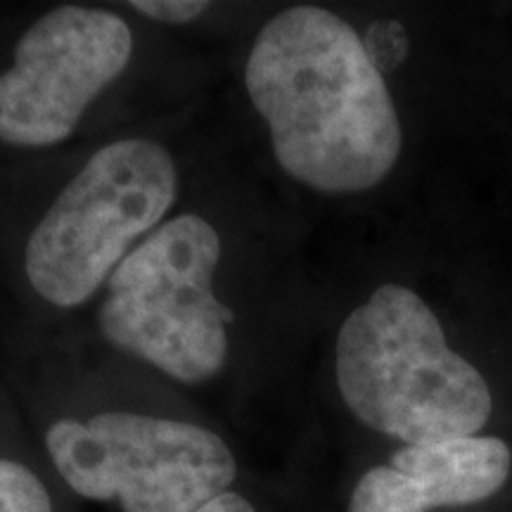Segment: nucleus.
I'll list each match as a JSON object with an SVG mask.
<instances>
[{
  "instance_id": "obj_11",
  "label": "nucleus",
  "mask_w": 512,
  "mask_h": 512,
  "mask_svg": "<svg viewBox=\"0 0 512 512\" xmlns=\"http://www.w3.org/2000/svg\"><path fill=\"white\" fill-rule=\"evenodd\" d=\"M195 512H256V510L245 496L235 494V491H226V494L216 496L214 501L202 505V508Z\"/></svg>"
},
{
  "instance_id": "obj_7",
  "label": "nucleus",
  "mask_w": 512,
  "mask_h": 512,
  "mask_svg": "<svg viewBox=\"0 0 512 512\" xmlns=\"http://www.w3.org/2000/svg\"><path fill=\"white\" fill-rule=\"evenodd\" d=\"M512 453L496 437L403 446L358 479L349 512H430L486 501L508 482Z\"/></svg>"
},
{
  "instance_id": "obj_9",
  "label": "nucleus",
  "mask_w": 512,
  "mask_h": 512,
  "mask_svg": "<svg viewBox=\"0 0 512 512\" xmlns=\"http://www.w3.org/2000/svg\"><path fill=\"white\" fill-rule=\"evenodd\" d=\"M128 8L155 19L159 24H188L209 10L202 0H133Z\"/></svg>"
},
{
  "instance_id": "obj_5",
  "label": "nucleus",
  "mask_w": 512,
  "mask_h": 512,
  "mask_svg": "<svg viewBox=\"0 0 512 512\" xmlns=\"http://www.w3.org/2000/svg\"><path fill=\"white\" fill-rule=\"evenodd\" d=\"M43 439L64 484L124 512H195L238 477L226 441L192 422L107 411L50 422Z\"/></svg>"
},
{
  "instance_id": "obj_1",
  "label": "nucleus",
  "mask_w": 512,
  "mask_h": 512,
  "mask_svg": "<svg viewBox=\"0 0 512 512\" xmlns=\"http://www.w3.org/2000/svg\"><path fill=\"white\" fill-rule=\"evenodd\" d=\"M275 162L306 188H375L401 155V124L382 72L351 24L316 5L278 12L245 67Z\"/></svg>"
},
{
  "instance_id": "obj_2",
  "label": "nucleus",
  "mask_w": 512,
  "mask_h": 512,
  "mask_svg": "<svg viewBox=\"0 0 512 512\" xmlns=\"http://www.w3.org/2000/svg\"><path fill=\"white\" fill-rule=\"evenodd\" d=\"M335 375L349 411L406 446L477 437L494 408L482 373L448 347L420 294L401 285L377 287L349 313Z\"/></svg>"
},
{
  "instance_id": "obj_4",
  "label": "nucleus",
  "mask_w": 512,
  "mask_h": 512,
  "mask_svg": "<svg viewBox=\"0 0 512 512\" xmlns=\"http://www.w3.org/2000/svg\"><path fill=\"white\" fill-rule=\"evenodd\" d=\"M221 235L204 216L164 221L107 280L98 325L121 354L183 384H202L226 366L235 313L216 297Z\"/></svg>"
},
{
  "instance_id": "obj_3",
  "label": "nucleus",
  "mask_w": 512,
  "mask_h": 512,
  "mask_svg": "<svg viewBox=\"0 0 512 512\" xmlns=\"http://www.w3.org/2000/svg\"><path fill=\"white\" fill-rule=\"evenodd\" d=\"M176 197L178 169L164 145L121 138L100 147L24 235V285L55 309L88 302L162 226Z\"/></svg>"
},
{
  "instance_id": "obj_6",
  "label": "nucleus",
  "mask_w": 512,
  "mask_h": 512,
  "mask_svg": "<svg viewBox=\"0 0 512 512\" xmlns=\"http://www.w3.org/2000/svg\"><path fill=\"white\" fill-rule=\"evenodd\" d=\"M131 55V29L112 10L60 5L34 19L0 64V147L64 143Z\"/></svg>"
},
{
  "instance_id": "obj_8",
  "label": "nucleus",
  "mask_w": 512,
  "mask_h": 512,
  "mask_svg": "<svg viewBox=\"0 0 512 512\" xmlns=\"http://www.w3.org/2000/svg\"><path fill=\"white\" fill-rule=\"evenodd\" d=\"M0 512H55L43 479L10 453L0 451Z\"/></svg>"
},
{
  "instance_id": "obj_10",
  "label": "nucleus",
  "mask_w": 512,
  "mask_h": 512,
  "mask_svg": "<svg viewBox=\"0 0 512 512\" xmlns=\"http://www.w3.org/2000/svg\"><path fill=\"white\" fill-rule=\"evenodd\" d=\"M366 48L368 55L373 57L375 67L380 69L384 64H399L408 50V41L401 24H380V27H373V31H370Z\"/></svg>"
}]
</instances>
